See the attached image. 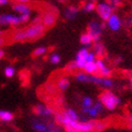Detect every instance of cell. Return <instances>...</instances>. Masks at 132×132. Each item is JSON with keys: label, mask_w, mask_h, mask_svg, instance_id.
<instances>
[{"label": "cell", "mask_w": 132, "mask_h": 132, "mask_svg": "<svg viewBox=\"0 0 132 132\" xmlns=\"http://www.w3.org/2000/svg\"><path fill=\"white\" fill-rule=\"evenodd\" d=\"M75 80L78 83H90L95 84L99 87L105 89H111L114 87V81L111 77H103L96 74H88L86 72H77L75 75Z\"/></svg>", "instance_id": "1"}, {"label": "cell", "mask_w": 132, "mask_h": 132, "mask_svg": "<svg viewBox=\"0 0 132 132\" xmlns=\"http://www.w3.org/2000/svg\"><path fill=\"white\" fill-rule=\"evenodd\" d=\"M99 101L108 111H115L121 104L120 98L112 90H104L99 96Z\"/></svg>", "instance_id": "2"}, {"label": "cell", "mask_w": 132, "mask_h": 132, "mask_svg": "<svg viewBox=\"0 0 132 132\" xmlns=\"http://www.w3.org/2000/svg\"><path fill=\"white\" fill-rule=\"evenodd\" d=\"M94 61H97V55L94 52H90L87 47H82L77 52L75 59L73 60V63L76 69H83L86 63Z\"/></svg>", "instance_id": "3"}, {"label": "cell", "mask_w": 132, "mask_h": 132, "mask_svg": "<svg viewBox=\"0 0 132 132\" xmlns=\"http://www.w3.org/2000/svg\"><path fill=\"white\" fill-rule=\"evenodd\" d=\"M45 26L42 23H37V24H31L28 27L24 28L26 41H35L40 39L45 34Z\"/></svg>", "instance_id": "4"}, {"label": "cell", "mask_w": 132, "mask_h": 132, "mask_svg": "<svg viewBox=\"0 0 132 132\" xmlns=\"http://www.w3.org/2000/svg\"><path fill=\"white\" fill-rule=\"evenodd\" d=\"M114 6L110 4L108 1H101L97 3L96 5V12L98 16L100 17L103 22H106L111 17L112 14H114Z\"/></svg>", "instance_id": "5"}, {"label": "cell", "mask_w": 132, "mask_h": 132, "mask_svg": "<svg viewBox=\"0 0 132 132\" xmlns=\"http://www.w3.org/2000/svg\"><path fill=\"white\" fill-rule=\"evenodd\" d=\"M103 28H104L103 24H101L100 22H98V21H91L88 24V30H87V32L91 36L94 42L100 41Z\"/></svg>", "instance_id": "6"}, {"label": "cell", "mask_w": 132, "mask_h": 132, "mask_svg": "<svg viewBox=\"0 0 132 132\" xmlns=\"http://www.w3.org/2000/svg\"><path fill=\"white\" fill-rule=\"evenodd\" d=\"M104 110V106L102 105V103L100 101H96L94 104L91 105L88 109H82V114H84L85 116H87L88 118L91 119H95L99 115H100Z\"/></svg>", "instance_id": "7"}, {"label": "cell", "mask_w": 132, "mask_h": 132, "mask_svg": "<svg viewBox=\"0 0 132 132\" xmlns=\"http://www.w3.org/2000/svg\"><path fill=\"white\" fill-rule=\"evenodd\" d=\"M0 25L6 27V26H11V27H17V26L22 25L19 15L15 14H1L0 15Z\"/></svg>", "instance_id": "8"}, {"label": "cell", "mask_w": 132, "mask_h": 132, "mask_svg": "<svg viewBox=\"0 0 132 132\" xmlns=\"http://www.w3.org/2000/svg\"><path fill=\"white\" fill-rule=\"evenodd\" d=\"M34 112L35 114L38 116H41L44 118H51L53 116H55V112L52 108L47 106V105L44 104H38L34 108Z\"/></svg>", "instance_id": "9"}, {"label": "cell", "mask_w": 132, "mask_h": 132, "mask_svg": "<svg viewBox=\"0 0 132 132\" xmlns=\"http://www.w3.org/2000/svg\"><path fill=\"white\" fill-rule=\"evenodd\" d=\"M57 22V14L55 11L50 10L42 14V24L45 26V28L53 27Z\"/></svg>", "instance_id": "10"}, {"label": "cell", "mask_w": 132, "mask_h": 132, "mask_svg": "<svg viewBox=\"0 0 132 132\" xmlns=\"http://www.w3.org/2000/svg\"><path fill=\"white\" fill-rule=\"evenodd\" d=\"M106 26H108V28L112 31H118V30H120L121 27H122V22H121V19L120 17L118 16L117 14H112L111 17L106 21Z\"/></svg>", "instance_id": "11"}, {"label": "cell", "mask_w": 132, "mask_h": 132, "mask_svg": "<svg viewBox=\"0 0 132 132\" xmlns=\"http://www.w3.org/2000/svg\"><path fill=\"white\" fill-rule=\"evenodd\" d=\"M54 126H55V123L52 121L47 122V121H43L40 119H35L32 121V129L36 132H46L50 128Z\"/></svg>", "instance_id": "12"}, {"label": "cell", "mask_w": 132, "mask_h": 132, "mask_svg": "<svg viewBox=\"0 0 132 132\" xmlns=\"http://www.w3.org/2000/svg\"><path fill=\"white\" fill-rule=\"evenodd\" d=\"M12 9L14 10L16 13H18V15H25V14L31 15V12H32V6L29 3L14 2L12 4Z\"/></svg>", "instance_id": "13"}, {"label": "cell", "mask_w": 132, "mask_h": 132, "mask_svg": "<svg viewBox=\"0 0 132 132\" xmlns=\"http://www.w3.org/2000/svg\"><path fill=\"white\" fill-rule=\"evenodd\" d=\"M97 67H98V75L103 77H110L112 75V69L104 62L102 59H97Z\"/></svg>", "instance_id": "14"}, {"label": "cell", "mask_w": 132, "mask_h": 132, "mask_svg": "<svg viewBox=\"0 0 132 132\" xmlns=\"http://www.w3.org/2000/svg\"><path fill=\"white\" fill-rule=\"evenodd\" d=\"M78 12H80V9H78L77 6H75V5H69L68 8L64 10V17L67 19H74L77 16Z\"/></svg>", "instance_id": "15"}, {"label": "cell", "mask_w": 132, "mask_h": 132, "mask_svg": "<svg viewBox=\"0 0 132 132\" xmlns=\"http://www.w3.org/2000/svg\"><path fill=\"white\" fill-rule=\"evenodd\" d=\"M92 52L97 55V57H103L105 55V53H106L105 46L100 41L94 42V44H92Z\"/></svg>", "instance_id": "16"}, {"label": "cell", "mask_w": 132, "mask_h": 132, "mask_svg": "<svg viewBox=\"0 0 132 132\" xmlns=\"http://www.w3.org/2000/svg\"><path fill=\"white\" fill-rule=\"evenodd\" d=\"M70 86V80L68 77H65V76H62L60 77L59 80L56 82V87L58 90H60V91H64V90H67Z\"/></svg>", "instance_id": "17"}, {"label": "cell", "mask_w": 132, "mask_h": 132, "mask_svg": "<svg viewBox=\"0 0 132 132\" xmlns=\"http://www.w3.org/2000/svg\"><path fill=\"white\" fill-rule=\"evenodd\" d=\"M14 119V114L10 111L0 110V120L4 122H10Z\"/></svg>", "instance_id": "18"}, {"label": "cell", "mask_w": 132, "mask_h": 132, "mask_svg": "<svg viewBox=\"0 0 132 132\" xmlns=\"http://www.w3.org/2000/svg\"><path fill=\"white\" fill-rule=\"evenodd\" d=\"M80 41H81V44L84 45V47H87V46H92V44H94V40H92L91 36L88 34V32H85V34H83L81 36Z\"/></svg>", "instance_id": "19"}, {"label": "cell", "mask_w": 132, "mask_h": 132, "mask_svg": "<svg viewBox=\"0 0 132 132\" xmlns=\"http://www.w3.org/2000/svg\"><path fill=\"white\" fill-rule=\"evenodd\" d=\"M84 72H86L88 74H96L98 72V67H97V62L94 61V62H88L84 65L83 68Z\"/></svg>", "instance_id": "20"}, {"label": "cell", "mask_w": 132, "mask_h": 132, "mask_svg": "<svg viewBox=\"0 0 132 132\" xmlns=\"http://www.w3.org/2000/svg\"><path fill=\"white\" fill-rule=\"evenodd\" d=\"M94 103H95V101H94V99H92L91 97H89V96H85V97L82 98L81 106H82V109H88V108H90Z\"/></svg>", "instance_id": "21"}, {"label": "cell", "mask_w": 132, "mask_h": 132, "mask_svg": "<svg viewBox=\"0 0 132 132\" xmlns=\"http://www.w3.org/2000/svg\"><path fill=\"white\" fill-rule=\"evenodd\" d=\"M96 5L97 4L95 3V1H90V0H87L86 2H84L82 9L85 12H92V11L96 10Z\"/></svg>", "instance_id": "22"}, {"label": "cell", "mask_w": 132, "mask_h": 132, "mask_svg": "<svg viewBox=\"0 0 132 132\" xmlns=\"http://www.w3.org/2000/svg\"><path fill=\"white\" fill-rule=\"evenodd\" d=\"M46 52H47V48H46L45 46H40V47H37L34 51L32 56L34 57H40V56H43L44 54H46Z\"/></svg>", "instance_id": "23"}, {"label": "cell", "mask_w": 132, "mask_h": 132, "mask_svg": "<svg viewBox=\"0 0 132 132\" xmlns=\"http://www.w3.org/2000/svg\"><path fill=\"white\" fill-rule=\"evenodd\" d=\"M48 60L53 64H58L59 62L61 61V57H60V55H59V54H57V53H53V54H51Z\"/></svg>", "instance_id": "24"}, {"label": "cell", "mask_w": 132, "mask_h": 132, "mask_svg": "<svg viewBox=\"0 0 132 132\" xmlns=\"http://www.w3.org/2000/svg\"><path fill=\"white\" fill-rule=\"evenodd\" d=\"M15 74V69L14 67H12V65H8L5 69H4V75L6 77H13Z\"/></svg>", "instance_id": "25"}, {"label": "cell", "mask_w": 132, "mask_h": 132, "mask_svg": "<svg viewBox=\"0 0 132 132\" xmlns=\"http://www.w3.org/2000/svg\"><path fill=\"white\" fill-rule=\"evenodd\" d=\"M106 128V123L104 121H96V128H95V131H98L100 132L102 130H104Z\"/></svg>", "instance_id": "26"}, {"label": "cell", "mask_w": 132, "mask_h": 132, "mask_svg": "<svg viewBox=\"0 0 132 132\" xmlns=\"http://www.w3.org/2000/svg\"><path fill=\"white\" fill-rule=\"evenodd\" d=\"M56 89H57V87L55 86V85H53V84H46L45 85V90L48 92V94H55L56 92Z\"/></svg>", "instance_id": "27"}, {"label": "cell", "mask_w": 132, "mask_h": 132, "mask_svg": "<svg viewBox=\"0 0 132 132\" xmlns=\"http://www.w3.org/2000/svg\"><path fill=\"white\" fill-rule=\"evenodd\" d=\"M106 1L110 3V4H112L114 6V8H116V6H118L120 3H121V1L122 0H106Z\"/></svg>", "instance_id": "28"}, {"label": "cell", "mask_w": 132, "mask_h": 132, "mask_svg": "<svg viewBox=\"0 0 132 132\" xmlns=\"http://www.w3.org/2000/svg\"><path fill=\"white\" fill-rule=\"evenodd\" d=\"M76 68H75V65H74V63L73 62H70L67 67H65V70L67 71H69V72H72V71H74Z\"/></svg>", "instance_id": "29"}, {"label": "cell", "mask_w": 132, "mask_h": 132, "mask_svg": "<svg viewBox=\"0 0 132 132\" xmlns=\"http://www.w3.org/2000/svg\"><path fill=\"white\" fill-rule=\"evenodd\" d=\"M6 42H8V40H6V38L4 36L0 37V48H2L3 46L6 44Z\"/></svg>", "instance_id": "30"}, {"label": "cell", "mask_w": 132, "mask_h": 132, "mask_svg": "<svg viewBox=\"0 0 132 132\" xmlns=\"http://www.w3.org/2000/svg\"><path fill=\"white\" fill-rule=\"evenodd\" d=\"M46 132H61V130H60V128H58V127H56V126H54V127H52V128H50Z\"/></svg>", "instance_id": "31"}, {"label": "cell", "mask_w": 132, "mask_h": 132, "mask_svg": "<svg viewBox=\"0 0 132 132\" xmlns=\"http://www.w3.org/2000/svg\"><path fill=\"white\" fill-rule=\"evenodd\" d=\"M125 23H126L127 26H132V16H128L126 18V21H125Z\"/></svg>", "instance_id": "32"}, {"label": "cell", "mask_w": 132, "mask_h": 132, "mask_svg": "<svg viewBox=\"0 0 132 132\" xmlns=\"http://www.w3.org/2000/svg\"><path fill=\"white\" fill-rule=\"evenodd\" d=\"M14 2H18V3H30L31 0H13Z\"/></svg>", "instance_id": "33"}, {"label": "cell", "mask_w": 132, "mask_h": 132, "mask_svg": "<svg viewBox=\"0 0 132 132\" xmlns=\"http://www.w3.org/2000/svg\"><path fill=\"white\" fill-rule=\"evenodd\" d=\"M9 2H10V0H0V6L8 4Z\"/></svg>", "instance_id": "34"}, {"label": "cell", "mask_w": 132, "mask_h": 132, "mask_svg": "<svg viewBox=\"0 0 132 132\" xmlns=\"http://www.w3.org/2000/svg\"><path fill=\"white\" fill-rule=\"evenodd\" d=\"M4 55H5V53H4V51L2 50V48H0V60L4 57Z\"/></svg>", "instance_id": "35"}, {"label": "cell", "mask_w": 132, "mask_h": 132, "mask_svg": "<svg viewBox=\"0 0 132 132\" xmlns=\"http://www.w3.org/2000/svg\"><path fill=\"white\" fill-rule=\"evenodd\" d=\"M130 86H131V89H132V73H131V76H130Z\"/></svg>", "instance_id": "36"}, {"label": "cell", "mask_w": 132, "mask_h": 132, "mask_svg": "<svg viewBox=\"0 0 132 132\" xmlns=\"http://www.w3.org/2000/svg\"><path fill=\"white\" fill-rule=\"evenodd\" d=\"M2 36H4V32L1 29H0V37H2Z\"/></svg>", "instance_id": "37"}, {"label": "cell", "mask_w": 132, "mask_h": 132, "mask_svg": "<svg viewBox=\"0 0 132 132\" xmlns=\"http://www.w3.org/2000/svg\"><path fill=\"white\" fill-rule=\"evenodd\" d=\"M58 1H60V2H63V1H67V0H58Z\"/></svg>", "instance_id": "38"}, {"label": "cell", "mask_w": 132, "mask_h": 132, "mask_svg": "<svg viewBox=\"0 0 132 132\" xmlns=\"http://www.w3.org/2000/svg\"><path fill=\"white\" fill-rule=\"evenodd\" d=\"M90 1H96V0H90Z\"/></svg>", "instance_id": "39"}]
</instances>
